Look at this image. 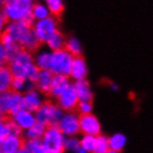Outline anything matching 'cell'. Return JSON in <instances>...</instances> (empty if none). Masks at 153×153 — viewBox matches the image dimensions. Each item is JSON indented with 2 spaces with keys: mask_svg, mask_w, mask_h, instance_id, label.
Listing matches in <instances>:
<instances>
[{
  "mask_svg": "<svg viewBox=\"0 0 153 153\" xmlns=\"http://www.w3.org/2000/svg\"><path fill=\"white\" fill-rule=\"evenodd\" d=\"M108 139L104 135L95 136V145L92 153H107L108 151Z\"/></svg>",
  "mask_w": 153,
  "mask_h": 153,
  "instance_id": "cb8c5ba5",
  "label": "cell"
},
{
  "mask_svg": "<svg viewBox=\"0 0 153 153\" xmlns=\"http://www.w3.org/2000/svg\"><path fill=\"white\" fill-rule=\"evenodd\" d=\"M18 44H19V46L22 47V49L28 51L31 55L38 51L39 48H40V46L43 45V44L40 43V40L37 38V36L35 35L33 29L28 30L24 35V37L18 42Z\"/></svg>",
  "mask_w": 153,
  "mask_h": 153,
  "instance_id": "30bf717a",
  "label": "cell"
},
{
  "mask_svg": "<svg viewBox=\"0 0 153 153\" xmlns=\"http://www.w3.org/2000/svg\"><path fill=\"white\" fill-rule=\"evenodd\" d=\"M8 0H0V9L4 8V6L6 4V2H7Z\"/></svg>",
  "mask_w": 153,
  "mask_h": 153,
  "instance_id": "836d02e7",
  "label": "cell"
},
{
  "mask_svg": "<svg viewBox=\"0 0 153 153\" xmlns=\"http://www.w3.org/2000/svg\"><path fill=\"white\" fill-rule=\"evenodd\" d=\"M39 72H40V69L35 65V63L34 64H31L29 67H28V69H27L26 79H28L31 84H34L35 81H36V78H37V76H38Z\"/></svg>",
  "mask_w": 153,
  "mask_h": 153,
  "instance_id": "83f0119b",
  "label": "cell"
},
{
  "mask_svg": "<svg viewBox=\"0 0 153 153\" xmlns=\"http://www.w3.org/2000/svg\"><path fill=\"white\" fill-rule=\"evenodd\" d=\"M7 137V133H6V130H4L2 123L0 122V144L2 143V141Z\"/></svg>",
  "mask_w": 153,
  "mask_h": 153,
  "instance_id": "4dcf8cb0",
  "label": "cell"
},
{
  "mask_svg": "<svg viewBox=\"0 0 153 153\" xmlns=\"http://www.w3.org/2000/svg\"><path fill=\"white\" fill-rule=\"evenodd\" d=\"M16 153H24V151H22V150H18V151Z\"/></svg>",
  "mask_w": 153,
  "mask_h": 153,
  "instance_id": "e575fe53",
  "label": "cell"
},
{
  "mask_svg": "<svg viewBox=\"0 0 153 153\" xmlns=\"http://www.w3.org/2000/svg\"><path fill=\"white\" fill-rule=\"evenodd\" d=\"M4 25H6L4 22V18H2V16H1V13H0V31L2 30V27H4Z\"/></svg>",
  "mask_w": 153,
  "mask_h": 153,
  "instance_id": "d6a6232c",
  "label": "cell"
},
{
  "mask_svg": "<svg viewBox=\"0 0 153 153\" xmlns=\"http://www.w3.org/2000/svg\"><path fill=\"white\" fill-rule=\"evenodd\" d=\"M42 143L46 153H64L65 143L63 141V133L57 125H46V131L42 136Z\"/></svg>",
  "mask_w": 153,
  "mask_h": 153,
  "instance_id": "6da1fadb",
  "label": "cell"
},
{
  "mask_svg": "<svg viewBox=\"0 0 153 153\" xmlns=\"http://www.w3.org/2000/svg\"><path fill=\"white\" fill-rule=\"evenodd\" d=\"M54 74L51 71H40L38 76L36 78L34 85V88L37 89L39 93H42L46 97V100H51L49 92H51V85L53 82Z\"/></svg>",
  "mask_w": 153,
  "mask_h": 153,
  "instance_id": "ba28073f",
  "label": "cell"
},
{
  "mask_svg": "<svg viewBox=\"0 0 153 153\" xmlns=\"http://www.w3.org/2000/svg\"><path fill=\"white\" fill-rule=\"evenodd\" d=\"M57 103L56 105L59 107L62 111L66 112L67 114H76L77 104H78V98H77L76 92L74 88V84H68L67 87L62 92V93L56 97Z\"/></svg>",
  "mask_w": 153,
  "mask_h": 153,
  "instance_id": "5b68a950",
  "label": "cell"
},
{
  "mask_svg": "<svg viewBox=\"0 0 153 153\" xmlns=\"http://www.w3.org/2000/svg\"><path fill=\"white\" fill-rule=\"evenodd\" d=\"M7 65L4 63V47L0 45V66Z\"/></svg>",
  "mask_w": 153,
  "mask_h": 153,
  "instance_id": "1f68e13d",
  "label": "cell"
},
{
  "mask_svg": "<svg viewBox=\"0 0 153 153\" xmlns=\"http://www.w3.org/2000/svg\"><path fill=\"white\" fill-rule=\"evenodd\" d=\"M42 105V102L38 97V94L35 89L25 92L22 97V110L27 112H37Z\"/></svg>",
  "mask_w": 153,
  "mask_h": 153,
  "instance_id": "7c38bea8",
  "label": "cell"
},
{
  "mask_svg": "<svg viewBox=\"0 0 153 153\" xmlns=\"http://www.w3.org/2000/svg\"><path fill=\"white\" fill-rule=\"evenodd\" d=\"M107 153H115V152H113V151H111V150H108V151H107Z\"/></svg>",
  "mask_w": 153,
  "mask_h": 153,
  "instance_id": "d590c367",
  "label": "cell"
},
{
  "mask_svg": "<svg viewBox=\"0 0 153 153\" xmlns=\"http://www.w3.org/2000/svg\"><path fill=\"white\" fill-rule=\"evenodd\" d=\"M86 75H87V68L83 55L73 57L69 76H72L75 81H82L85 78Z\"/></svg>",
  "mask_w": 153,
  "mask_h": 153,
  "instance_id": "4fadbf2b",
  "label": "cell"
},
{
  "mask_svg": "<svg viewBox=\"0 0 153 153\" xmlns=\"http://www.w3.org/2000/svg\"><path fill=\"white\" fill-rule=\"evenodd\" d=\"M51 54H49V53H42L37 57L35 65L40 71H49V67H51Z\"/></svg>",
  "mask_w": 153,
  "mask_h": 153,
  "instance_id": "484cf974",
  "label": "cell"
},
{
  "mask_svg": "<svg viewBox=\"0 0 153 153\" xmlns=\"http://www.w3.org/2000/svg\"><path fill=\"white\" fill-rule=\"evenodd\" d=\"M11 82H13V75L9 69V66L8 65L0 66V93L10 92Z\"/></svg>",
  "mask_w": 153,
  "mask_h": 153,
  "instance_id": "e0dca14e",
  "label": "cell"
},
{
  "mask_svg": "<svg viewBox=\"0 0 153 153\" xmlns=\"http://www.w3.org/2000/svg\"><path fill=\"white\" fill-rule=\"evenodd\" d=\"M73 56L65 49L56 51L51 54V71L54 75H63L69 77L71 65H72Z\"/></svg>",
  "mask_w": 153,
  "mask_h": 153,
  "instance_id": "3957f363",
  "label": "cell"
},
{
  "mask_svg": "<svg viewBox=\"0 0 153 153\" xmlns=\"http://www.w3.org/2000/svg\"><path fill=\"white\" fill-rule=\"evenodd\" d=\"M94 145H95V137H94V136L86 135V136H84V139L79 142V146H81L85 152H88V153L93 152Z\"/></svg>",
  "mask_w": 153,
  "mask_h": 153,
  "instance_id": "4316f807",
  "label": "cell"
},
{
  "mask_svg": "<svg viewBox=\"0 0 153 153\" xmlns=\"http://www.w3.org/2000/svg\"><path fill=\"white\" fill-rule=\"evenodd\" d=\"M19 7L24 10V11H29L31 9V6L34 4V0H16Z\"/></svg>",
  "mask_w": 153,
  "mask_h": 153,
  "instance_id": "f1b7e54d",
  "label": "cell"
},
{
  "mask_svg": "<svg viewBox=\"0 0 153 153\" xmlns=\"http://www.w3.org/2000/svg\"><path fill=\"white\" fill-rule=\"evenodd\" d=\"M65 148H68V149L73 150V151H78L79 150V142H77L76 140H74V139H72V140H69L65 144Z\"/></svg>",
  "mask_w": 153,
  "mask_h": 153,
  "instance_id": "f546056e",
  "label": "cell"
},
{
  "mask_svg": "<svg viewBox=\"0 0 153 153\" xmlns=\"http://www.w3.org/2000/svg\"><path fill=\"white\" fill-rule=\"evenodd\" d=\"M4 47V63L7 65H9L13 62L16 56L20 53L22 51V47L19 46L18 43H10Z\"/></svg>",
  "mask_w": 153,
  "mask_h": 153,
  "instance_id": "d6986e66",
  "label": "cell"
},
{
  "mask_svg": "<svg viewBox=\"0 0 153 153\" xmlns=\"http://www.w3.org/2000/svg\"><path fill=\"white\" fill-rule=\"evenodd\" d=\"M35 60L31 54L28 51L22 49L20 53L16 56V58L8 65L9 69L11 72V75L15 78H22L26 79V74L27 69L31 64H34Z\"/></svg>",
  "mask_w": 153,
  "mask_h": 153,
  "instance_id": "277c9868",
  "label": "cell"
},
{
  "mask_svg": "<svg viewBox=\"0 0 153 153\" xmlns=\"http://www.w3.org/2000/svg\"><path fill=\"white\" fill-rule=\"evenodd\" d=\"M78 119V125H79V133L84 135L89 136H97L101 135V124L96 119V116L92 113H83L77 114Z\"/></svg>",
  "mask_w": 153,
  "mask_h": 153,
  "instance_id": "52a82bcc",
  "label": "cell"
},
{
  "mask_svg": "<svg viewBox=\"0 0 153 153\" xmlns=\"http://www.w3.org/2000/svg\"><path fill=\"white\" fill-rule=\"evenodd\" d=\"M30 11L33 13L34 18L38 19V20H42V19H45V18L49 17V13L45 6H43L39 2H34L33 6H31V9Z\"/></svg>",
  "mask_w": 153,
  "mask_h": 153,
  "instance_id": "d4e9b609",
  "label": "cell"
},
{
  "mask_svg": "<svg viewBox=\"0 0 153 153\" xmlns=\"http://www.w3.org/2000/svg\"><path fill=\"white\" fill-rule=\"evenodd\" d=\"M26 136H7L0 144L1 153H16L18 150H22L26 144Z\"/></svg>",
  "mask_w": 153,
  "mask_h": 153,
  "instance_id": "8fae6325",
  "label": "cell"
},
{
  "mask_svg": "<svg viewBox=\"0 0 153 153\" xmlns=\"http://www.w3.org/2000/svg\"><path fill=\"white\" fill-rule=\"evenodd\" d=\"M58 22H59L58 19L51 16L37 22V24L33 27V30L37 36V38L40 40V43H46L56 30H58Z\"/></svg>",
  "mask_w": 153,
  "mask_h": 153,
  "instance_id": "8992f818",
  "label": "cell"
},
{
  "mask_svg": "<svg viewBox=\"0 0 153 153\" xmlns=\"http://www.w3.org/2000/svg\"><path fill=\"white\" fill-rule=\"evenodd\" d=\"M65 51L69 53L73 57L75 56H81L82 55V47L78 43V40L76 38H69L66 39V42L64 44V48Z\"/></svg>",
  "mask_w": 153,
  "mask_h": 153,
  "instance_id": "603a6c76",
  "label": "cell"
},
{
  "mask_svg": "<svg viewBox=\"0 0 153 153\" xmlns=\"http://www.w3.org/2000/svg\"><path fill=\"white\" fill-rule=\"evenodd\" d=\"M68 84H69V77L63 76V75H54L51 85V92H49L51 100L57 97L67 87Z\"/></svg>",
  "mask_w": 153,
  "mask_h": 153,
  "instance_id": "9a60e30c",
  "label": "cell"
},
{
  "mask_svg": "<svg viewBox=\"0 0 153 153\" xmlns=\"http://www.w3.org/2000/svg\"><path fill=\"white\" fill-rule=\"evenodd\" d=\"M46 4L48 9H49V11H51V17H54L59 20L65 9L62 0H46Z\"/></svg>",
  "mask_w": 153,
  "mask_h": 153,
  "instance_id": "ffe728a7",
  "label": "cell"
},
{
  "mask_svg": "<svg viewBox=\"0 0 153 153\" xmlns=\"http://www.w3.org/2000/svg\"><path fill=\"white\" fill-rule=\"evenodd\" d=\"M0 153H1V151H0Z\"/></svg>",
  "mask_w": 153,
  "mask_h": 153,
  "instance_id": "8d00e7d4",
  "label": "cell"
},
{
  "mask_svg": "<svg viewBox=\"0 0 153 153\" xmlns=\"http://www.w3.org/2000/svg\"><path fill=\"white\" fill-rule=\"evenodd\" d=\"M46 131V125L39 122H35V124L30 128H28L27 132V140H40L43 134Z\"/></svg>",
  "mask_w": 153,
  "mask_h": 153,
  "instance_id": "44dd1931",
  "label": "cell"
},
{
  "mask_svg": "<svg viewBox=\"0 0 153 153\" xmlns=\"http://www.w3.org/2000/svg\"><path fill=\"white\" fill-rule=\"evenodd\" d=\"M125 143V136L123 134H115L108 139V149L115 153L122 152Z\"/></svg>",
  "mask_w": 153,
  "mask_h": 153,
  "instance_id": "7402d4cb",
  "label": "cell"
},
{
  "mask_svg": "<svg viewBox=\"0 0 153 153\" xmlns=\"http://www.w3.org/2000/svg\"><path fill=\"white\" fill-rule=\"evenodd\" d=\"M15 122L22 128H30L36 122V119L31 115V113L27 111H18L13 116Z\"/></svg>",
  "mask_w": 153,
  "mask_h": 153,
  "instance_id": "2e32d148",
  "label": "cell"
},
{
  "mask_svg": "<svg viewBox=\"0 0 153 153\" xmlns=\"http://www.w3.org/2000/svg\"><path fill=\"white\" fill-rule=\"evenodd\" d=\"M58 128L63 134L66 135H75L79 133V125L76 114H67L62 117L58 122Z\"/></svg>",
  "mask_w": 153,
  "mask_h": 153,
  "instance_id": "9c48e42d",
  "label": "cell"
},
{
  "mask_svg": "<svg viewBox=\"0 0 153 153\" xmlns=\"http://www.w3.org/2000/svg\"><path fill=\"white\" fill-rule=\"evenodd\" d=\"M65 42H66V38H65L64 35L62 34L59 30H56L55 33L53 34V36L46 42V44L51 51H56L64 48Z\"/></svg>",
  "mask_w": 153,
  "mask_h": 153,
  "instance_id": "ac0fdd59",
  "label": "cell"
},
{
  "mask_svg": "<svg viewBox=\"0 0 153 153\" xmlns=\"http://www.w3.org/2000/svg\"><path fill=\"white\" fill-rule=\"evenodd\" d=\"M36 121L45 125H57L62 119V110L51 100H46L42 103L37 111Z\"/></svg>",
  "mask_w": 153,
  "mask_h": 153,
  "instance_id": "7a4b0ae2",
  "label": "cell"
},
{
  "mask_svg": "<svg viewBox=\"0 0 153 153\" xmlns=\"http://www.w3.org/2000/svg\"><path fill=\"white\" fill-rule=\"evenodd\" d=\"M74 88H75L77 98L79 102H86L93 104V93L91 91L88 82L85 79L76 81L74 84Z\"/></svg>",
  "mask_w": 153,
  "mask_h": 153,
  "instance_id": "5bb4252c",
  "label": "cell"
}]
</instances>
